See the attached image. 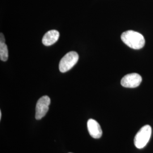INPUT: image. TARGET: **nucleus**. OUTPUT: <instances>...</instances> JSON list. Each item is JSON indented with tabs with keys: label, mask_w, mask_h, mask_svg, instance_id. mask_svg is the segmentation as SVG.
I'll return each mask as SVG.
<instances>
[{
	"label": "nucleus",
	"mask_w": 153,
	"mask_h": 153,
	"mask_svg": "<svg viewBox=\"0 0 153 153\" xmlns=\"http://www.w3.org/2000/svg\"><path fill=\"white\" fill-rule=\"evenodd\" d=\"M122 41L132 49H141L145 45V40L142 34L132 30L123 33L121 36Z\"/></svg>",
	"instance_id": "f257e3e1"
},
{
	"label": "nucleus",
	"mask_w": 153,
	"mask_h": 153,
	"mask_svg": "<svg viewBox=\"0 0 153 153\" xmlns=\"http://www.w3.org/2000/svg\"><path fill=\"white\" fill-rule=\"evenodd\" d=\"M152 132V129L150 126L146 125L142 127L134 137V143L136 147L138 149L144 148L150 139Z\"/></svg>",
	"instance_id": "f03ea898"
},
{
	"label": "nucleus",
	"mask_w": 153,
	"mask_h": 153,
	"mask_svg": "<svg viewBox=\"0 0 153 153\" xmlns=\"http://www.w3.org/2000/svg\"><path fill=\"white\" fill-rule=\"evenodd\" d=\"M79 59V56L76 52L71 51L66 53L60 60L59 69L61 73L69 71L75 65Z\"/></svg>",
	"instance_id": "7ed1b4c3"
},
{
	"label": "nucleus",
	"mask_w": 153,
	"mask_h": 153,
	"mask_svg": "<svg viewBox=\"0 0 153 153\" xmlns=\"http://www.w3.org/2000/svg\"><path fill=\"white\" fill-rule=\"evenodd\" d=\"M51 99L48 96H43L39 99L36 105L35 118L36 120H40L44 117L49 109Z\"/></svg>",
	"instance_id": "20e7f679"
},
{
	"label": "nucleus",
	"mask_w": 153,
	"mask_h": 153,
	"mask_svg": "<svg viewBox=\"0 0 153 153\" xmlns=\"http://www.w3.org/2000/svg\"><path fill=\"white\" fill-rule=\"evenodd\" d=\"M142 82V77L137 73H131L126 74L121 81V85L126 88H136L139 86Z\"/></svg>",
	"instance_id": "39448f33"
},
{
	"label": "nucleus",
	"mask_w": 153,
	"mask_h": 153,
	"mask_svg": "<svg viewBox=\"0 0 153 153\" xmlns=\"http://www.w3.org/2000/svg\"><path fill=\"white\" fill-rule=\"evenodd\" d=\"M88 129L89 134L94 138L98 139L102 137L103 131L97 121L92 119H89L88 121Z\"/></svg>",
	"instance_id": "423d86ee"
},
{
	"label": "nucleus",
	"mask_w": 153,
	"mask_h": 153,
	"mask_svg": "<svg viewBox=\"0 0 153 153\" xmlns=\"http://www.w3.org/2000/svg\"><path fill=\"white\" fill-rule=\"evenodd\" d=\"M60 36L59 32L55 30H52L45 33L42 39V43L45 46H50L58 40Z\"/></svg>",
	"instance_id": "0eeeda50"
},
{
	"label": "nucleus",
	"mask_w": 153,
	"mask_h": 153,
	"mask_svg": "<svg viewBox=\"0 0 153 153\" xmlns=\"http://www.w3.org/2000/svg\"><path fill=\"white\" fill-rule=\"evenodd\" d=\"M8 49L5 43H0V59L6 61L8 59Z\"/></svg>",
	"instance_id": "6e6552de"
},
{
	"label": "nucleus",
	"mask_w": 153,
	"mask_h": 153,
	"mask_svg": "<svg viewBox=\"0 0 153 153\" xmlns=\"http://www.w3.org/2000/svg\"><path fill=\"white\" fill-rule=\"evenodd\" d=\"M0 43H5V39L3 33H1L0 35Z\"/></svg>",
	"instance_id": "1a4fd4ad"
},
{
	"label": "nucleus",
	"mask_w": 153,
	"mask_h": 153,
	"mask_svg": "<svg viewBox=\"0 0 153 153\" xmlns=\"http://www.w3.org/2000/svg\"><path fill=\"white\" fill-rule=\"evenodd\" d=\"M1 117H2V112L0 111V119H1Z\"/></svg>",
	"instance_id": "9d476101"
},
{
	"label": "nucleus",
	"mask_w": 153,
	"mask_h": 153,
	"mask_svg": "<svg viewBox=\"0 0 153 153\" xmlns=\"http://www.w3.org/2000/svg\"></svg>",
	"instance_id": "9b49d317"
}]
</instances>
